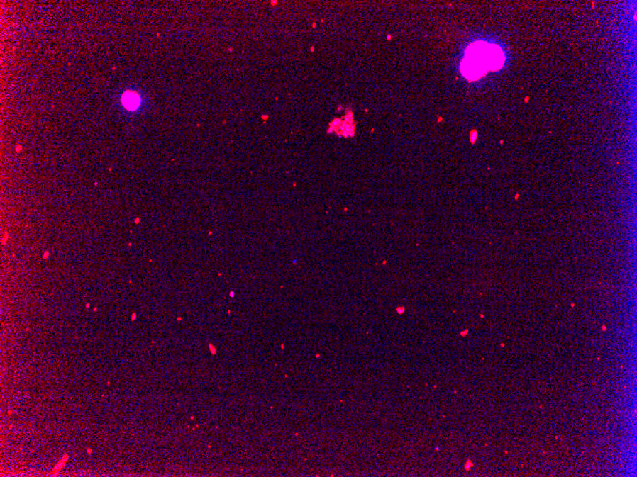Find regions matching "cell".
I'll list each match as a JSON object with an SVG mask.
<instances>
[{
  "label": "cell",
  "mask_w": 637,
  "mask_h": 477,
  "mask_svg": "<svg viewBox=\"0 0 637 477\" xmlns=\"http://www.w3.org/2000/svg\"><path fill=\"white\" fill-rule=\"evenodd\" d=\"M461 70L467 79L475 80L489 70H497L504 63V54L499 47L484 43L473 44L467 51Z\"/></svg>",
  "instance_id": "cell-1"
},
{
  "label": "cell",
  "mask_w": 637,
  "mask_h": 477,
  "mask_svg": "<svg viewBox=\"0 0 637 477\" xmlns=\"http://www.w3.org/2000/svg\"><path fill=\"white\" fill-rule=\"evenodd\" d=\"M121 101H123V106L129 111L137 110L140 105V96H138L137 93H135V91H126V93H124L123 99H121Z\"/></svg>",
  "instance_id": "cell-2"
}]
</instances>
